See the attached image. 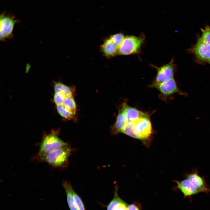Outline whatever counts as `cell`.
<instances>
[{"label":"cell","instance_id":"cb8c5ba5","mask_svg":"<svg viewBox=\"0 0 210 210\" xmlns=\"http://www.w3.org/2000/svg\"><path fill=\"white\" fill-rule=\"evenodd\" d=\"M127 208V210H139L138 207L134 204L128 205Z\"/></svg>","mask_w":210,"mask_h":210},{"label":"cell","instance_id":"5b68a950","mask_svg":"<svg viewBox=\"0 0 210 210\" xmlns=\"http://www.w3.org/2000/svg\"><path fill=\"white\" fill-rule=\"evenodd\" d=\"M194 56L196 62L204 64L210 60V45L202 41L199 38L196 43L189 50Z\"/></svg>","mask_w":210,"mask_h":210},{"label":"cell","instance_id":"8fae6325","mask_svg":"<svg viewBox=\"0 0 210 210\" xmlns=\"http://www.w3.org/2000/svg\"><path fill=\"white\" fill-rule=\"evenodd\" d=\"M124 112L127 122H132L139 118L149 117L147 113L141 111L135 108L130 107L125 103L123 104Z\"/></svg>","mask_w":210,"mask_h":210},{"label":"cell","instance_id":"7c38bea8","mask_svg":"<svg viewBox=\"0 0 210 210\" xmlns=\"http://www.w3.org/2000/svg\"><path fill=\"white\" fill-rule=\"evenodd\" d=\"M127 123L124 112L123 104L119 110L116 122L111 129V133L117 134L121 132Z\"/></svg>","mask_w":210,"mask_h":210},{"label":"cell","instance_id":"7402d4cb","mask_svg":"<svg viewBox=\"0 0 210 210\" xmlns=\"http://www.w3.org/2000/svg\"><path fill=\"white\" fill-rule=\"evenodd\" d=\"M66 97L63 94L55 93L54 96V101L57 105L61 104Z\"/></svg>","mask_w":210,"mask_h":210},{"label":"cell","instance_id":"6da1fadb","mask_svg":"<svg viewBox=\"0 0 210 210\" xmlns=\"http://www.w3.org/2000/svg\"><path fill=\"white\" fill-rule=\"evenodd\" d=\"M121 133L137 139L147 144L152 133L149 117H144L132 122H127Z\"/></svg>","mask_w":210,"mask_h":210},{"label":"cell","instance_id":"603a6c76","mask_svg":"<svg viewBox=\"0 0 210 210\" xmlns=\"http://www.w3.org/2000/svg\"><path fill=\"white\" fill-rule=\"evenodd\" d=\"M126 204L122 201L115 208L114 210H127Z\"/></svg>","mask_w":210,"mask_h":210},{"label":"cell","instance_id":"52a82bcc","mask_svg":"<svg viewBox=\"0 0 210 210\" xmlns=\"http://www.w3.org/2000/svg\"><path fill=\"white\" fill-rule=\"evenodd\" d=\"M174 61V59L172 58L167 64L159 67L151 65L157 71L153 83H161L173 78L176 68Z\"/></svg>","mask_w":210,"mask_h":210},{"label":"cell","instance_id":"5bb4252c","mask_svg":"<svg viewBox=\"0 0 210 210\" xmlns=\"http://www.w3.org/2000/svg\"><path fill=\"white\" fill-rule=\"evenodd\" d=\"M62 185L66 195L67 202L70 210H78L73 197L74 190L70 182L67 181H64Z\"/></svg>","mask_w":210,"mask_h":210},{"label":"cell","instance_id":"e0dca14e","mask_svg":"<svg viewBox=\"0 0 210 210\" xmlns=\"http://www.w3.org/2000/svg\"><path fill=\"white\" fill-rule=\"evenodd\" d=\"M56 109L58 113L67 119H71L74 115L62 104L57 105Z\"/></svg>","mask_w":210,"mask_h":210},{"label":"cell","instance_id":"9c48e42d","mask_svg":"<svg viewBox=\"0 0 210 210\" xmlns=\"http://www.w3.org/2000/svg\"><path fill=\"white\" fill-rule=\"evenodd\" d=\"M186 178L189 180L198 189L200 192L208 193L210 191V188L206 184L204 177L199 174L197 169L185 175Z\"/></svg>","mask_w":210,"mask_h":210},{"label":"cell","instance_id":"ba28073f","mask_svg":"<svg viewBox=\"0 0 210 210\" xmlns=\"http://www.w3.org/2000/svg\"><path fill=\"white\" fill-rule=\"evenodd\" d=\"M150 86L156 88L164 96H167L176 93L180 95H186V93L180 91L173 78L161 83H152Z\"/></svg>","mask_w":210,"mask_h":210},{"label":"cell","instance_id":"30bf717a","mask_svg":"<svg viewBox=\"0 0 210 210\" xmlns=\"http://www.w3.org/2000/svg\"><path fill=\"white\" fill-rule=\"evenodd\" d=\"M177 188L183 194L185 198L200 192L198 189L187 178L181 181H175Z\"/></svg>","mask_w":210,"mask_h":210},{"label":"cell","instance_id":"4fadbf2b","mask_svg":"<svg viewBox=\"0 0 210 210\" xmlns=\"http://www.w3.org/2000/svg\"><path fill=\"white\" fill-rule=\"evenodd\" d=\"M103 54L108 58H111L117 55L118 48L110 39L104 41L100 46Z\"/></svg>","mask_w":210,"mask_h":210},{"label":"cell","instance_id":"ac0fdd59","mask_svg":"<svg viewBox=\"0 0 210 210\" xmlns=\"http://www.w3.org/2000/svg\"><path fill=\"white\" fill-rule=\"evenodd\" d=\"M202 35L199 39L203 42L210 45V27L208 25L205 26L204 29H201Z\"/></svg>","mask_w":210,"mask_h":210},{"label":"cell","instance_id":"8992f818","mask_svg":"<svg viewBox=\"0 0 210 210\" xmlns=\"http://www.w3.org/2000/svg\"><path fill=\"white\" fill-rule=\"evenodd\" d=\"M14 16L2 13L0 17V40L4 41L6 38L13 37V31L15 24L18 22Z\"/></svg>","mask_w":210,"mask_h":210},{"label":"cell","instance_id":"2e32d148","mask_svg":"<svg viewBox=\"0 0 210 210\" xmlns=\"http://www.w3.org/2000/svg\"><path fill=\"white\" fill-rule=\"evenodd\" d=\"M61 104L74 114H75L76 111V105L72 96L66 97Z\"/></svg>","mask_w":210,"mask_h":210},{"label":"cell","instance_id":"277c9868","mask_svg":"<svg viewBox=\"0 0 210 210\" xmlns=\"http://www.w3.org/2000/svg\"><path fill=\"white\" fill-rule=\"evenodd\" d=\"M54 132L45 135L41 142L37 157L44 155L53 151L68 146Z\"/></svg>","mask_w":210,"mask_h":210},{"label":"cell","instance_id":"7a4b0ae2","mask_svg":"<svg viewBox=\"0 0 210 210\" xmlns=\"http://www.w3.org/2000/svg\"><path fill=\"white\" fill-rule=\"evenodd\" d=\"M73 150L68 145L44 155L36 156L37 158L38 161L46 162L52 167L64 168L68 166L69 158Z\"/></svg>","mask_w":210,"mask_h":210},{"label":"cell","instance_id":"3957f363","mask_svg":"<svg viewBox=\"0 0 210 210\" xmlns=\"http://www.w3.org/2000/svg\"><path fill=\"white\" fill-rule=\"evenodd\" d=\"M145 39V35L143 33L139 36H125L118 48L117 55H125L139 53Z\"/></svg>","mask_w":210,"mask_h":210},{"label":"cell","instance_id":"ffe728a7","mask_svg":"<svg viewBox=\"0 0 210 210\" xmlns=\"http://www.w3.org/2000/svg\"><path fill=\"white\" fill-rule=\"evenodd\" d=\"M125 36L123 34L120 33L111 35L109 38L119 48L122 43Z\"/></svg>","mask_w":210,"mask_h":210},{"label":"cell","instance_id":"d6986e66","mask_svg":"<svg viewBox=\"0 0 210 210\" xmlns=\"http://www.w3.org/2000/svg\"><path fill=\"white\" fill-rule=\"evenodd\" d=\"M118 187L116 186L114 197L107 206V210H114L116 207L122 200L118 196Z\"/></svg>","mask_w":210,"mask_h":210},{"label":"cell","instance_id":"9a60e30c","mask_svg":"<svg viewBox=\"0 0 210 210\" xmlns=\"http://www.w3.org/2000/svg\"><path fill=\"white\" fill-rule=\"evenodd\" d=\"M54 90L55 93L62 94L66 97L72 96L73 92L71 89L60 82L55 83Z\"/></svg>","mask_w":210,"mask_h":210},{"label":"cell","instance_id":"44dd1931","mask_svg":"<svg viewBox=\"0 0 210 210\" xmlns=\"http://www.w3.org/2000/svg\"><path fill=\"white\" fill-rule=\"evenodd\" d=\"M73 197L78 210H85L83 203L81 198L74 191L73 192Z\"/></svg>","mask_w":210,"mask_h":210},{"label":"cell","instance_id":"d4e9b609","mask_svg":"<svg viewBox=\"0 0 210 210\" xmlns=\"http://www.w3.org/2000/svg\"><path fill=\"white\" fill-rule=\"evenodd\" d=\"M209 63L210 64V60L209 61Z\"/></svg>","mask_w":210,"mask_h":210}]
</instances>
